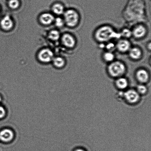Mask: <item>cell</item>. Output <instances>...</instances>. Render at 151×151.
<instances>
[{
  "label": "cell",
  "mask_w": 151,
  "mask_h": 151,
  "mask_svg": "<svg viewBox=\"0 0 151 151\" xmlns=\"http://www.w3.org/2000/svg\"><path fill=\"white\" fill-rule=\"evenodd\" d=\"M130 58L134 60H140L142 57V51L139 47H131L128 52Z\"/></svg>",
  "instance_id": "10"
},
{
  "label": "cell",
  "mask_w": 151,
  "mask_h": 151,
  "mask_svg": "<svg viewBox=\"0 0 151 151\" xmlns=\"http://www.w3.org/2000/svg\"><path fill=\"white\" fill-rule=\"evenodd\" d=\"M131 47V42L126 38L120 39L115 44V48L121 53L128 52Z\"/></svg>",
  "instance_id": "4"
},
{
  "label": "cell",
  "mask_w": 151,
  "mask_h": 151,
  "mask_svg": "<svg viewBox=\"0 0 151 151\" xmlns=\"http://www.w3.org/2000/svg\"><path fill=\"white\" fill-rule=\"evenodd\" d=\"M116 84L118 88L124 89L128 86V80L124 77H119L116 81Z\"/></svg>",
  "instance_id": "15"
},
{
  "label": "cell",
  "mask_w": 151,
  "mask_h": 151,
  "mask_svg": "<svg viewBox=\"0 0 151 151\" xmlns=\"http://www.w3.org/2000/svg\"><path fill=\"white\" fill-rule=\"evenodd\" d=\"M107 69L109 74L114 78L122 77L127 69L126 66L123 63L115 60L109 63Z\"/></svg>",
  "instance_id": "2"
},
{
  "label": "cell",
  "mask_w": 151,
  "mask_h": 151,
  "mask_svg": "<svg viewBox=\"0 0 151 151\" xmlns=\"http://www.w3.org/2000/svg\"><path fill=\"white\" fill-rule=\"evenodd\" d=\"M107 43V45L106 46V51H112V50L115 48V45L113 43L109 42Z\"/></svg>",
  "instance_id": "23"
},
{
  "label": "cell",
  "mask_w": 151,
  "mask_h": 151,
  "mask_svg": "<svg viewBox=\"0 0 151 151\" xmlns=\"http://www.w3.org/2000/svg\"><path fill=\"white\" fill-rule=\"evenodd\" d=\"M136 76L137 80L142 83L147 82L149 77L148 72L144 69H138L136 72Z\"/></svg>",
  "instance_id": "12"
},
{
  "label": "cell",
  "mask_w": 151,
  "mask_h": 151,
  "mask_svg": "<svg viewBox=\"0 0 151 151\" xmlns=\"http://www.w3.org/2000/svg\"><path fill=\"white\" fill-rule=\"evenodd\" d=\"M137 91L139 93L141 94H144L147 91V87L143 85H140L137 87Z\"/></svg>",
  "instance_id": "22"
},
{
  "label": "cell",
  "mask_w": 151,
  "mask_h": 151,
  "mask_svg": "<svg viewBox=\"0 0 151 151\" xmlns=\"http://www.w3.org/2000/svg\"><path fill=\"white\" fill-rule=\"evenodd\" d=\"M13 25V20L10 16L6 15L0 21V26L4 30H9L12 28Z\"/></svg>",
  "instance_id": "11"
},
{
  "label": "cell",
  "mask_w": 151,
  "mask_h": 151,
  "mask_svg": "<svg viewBox=\"0 0 151 151\" xmlns=\"http://www.w3.org/2000/svg\"><path fill=\"white\" fill-rule=\"evenodd\" d=\"M52 10L55 14L60 15L64 13V8L62 4H54L52 7Z\"/></svg>",
  "instance_id": "16"
},
{
  "label": "cell",
  "mask_w": 151,
  "mask_h": 151,
  "mask_svg": "<svg viewBox=\"0 0 151 151\" xmlns=\"http://www.w3.org/2000/svg\"><path fill=\"white\" fill-rule=\"evenodd\" d=\"M14 134L9 129H5L0 132V141L4 143H9L13 140Z\"/></svg>",
  "instance_id": "8"
},
{
  "label": "cell",
  "mask_w": 151,
  "mask_h": 151,
  "mask_svg": "<svg viewBox=\"0 0 151 151\" xmlns=\"http://www.w3.org/2000/svg\"><path fill=\"white\" fill-rule=\"evenodd\" d=\"M73 151H86L84 149L82 148H78V149H76L75 150Z\"/></svg>",
  "instance_id": "25"
},
{
  "label": "cell",
  "mask_w": 151,
  "mask_h": 151,
  "mask_svg": "<svg viewBox=\"0 0 151 151\" xmlns=\"http://www.w3.org/2000/svg\"><path fill=\"white\" fill-rule=\"evenodd\" d=\"M61 40L63 45L66 48H73L76 44V40L73 35L69 34H65L62 36Z\"/></svg>",
  "instance_id": "7"
},
{
  "label": "cell",
  "mask_w": 151,
  "mask_h": 151,
  "mask_svg": "<svg viewBox=\"0 0 151 151\" xmlns=\"http://www.w3.org/2000/svg\"><path fill=\"white\" fill-rule=\"evenodd\" d=\"M60 32L57 30H51L49 33V37L52 40L57 41L60 38Z\"/></svg>",
  "instance_id": "18"
},
{
  "label": "cell",
  "mask_w": 151,
  "mask_h": 151,
  "mask_svg": "<svg viewBox=\"0 0 151 151\" xmlns=\"http://www.w3.org/2000/svg\"><path fill=\"white\" fill-rule=\"evenodd\" d=\"M6 115V111L5 109L2 106H0V119L4 118Z\"/></svg>",
  "instance_id": "24"
},
{
  "label": "cell",
  "mask_w": 151,
  "mask_h": 151,
  "mask_svg": "<svg viewBox=\"0 0 151 151\" xmlns=\"http://www.w3.org/2000/svg\"><path fill=\"white\" fill-rule=\"evenodd\" d=\"M0 12H1V10H0Z\"/></svg>",
  "instance_id": "27"
},
{
  "label": "cell",
  "mask_w": 151,
  "mask_h": 151,
  "mask_svg": "<svg viewBox=\"0 0 151 151\" xmlns=\"http://www.w3.org/2000/svg\"><path fill=\"white\" fill-rule=\"evenodd\" d=\"M55 23L56 26L58 27H61L65 24L64 20L60 17H57L55 19Z\"/></svg>",
  "instance_id": "21"
},
{
  "label": "cell",
  "mask_w": 151,
  "mask_h": 151,
  "mask_svg": "<svg viewBox=\"0 0 151 151\" xmlns=\"http://www.w3.org/2000/svg\"><path fill=\"white\" fill-rule=\"evenodd\" d=\"M8 4L10 8L13 9H17L19 5L18 0H10Z\"/></svg>",
  "instance_id": "20"
},
{
  "label": "cell",
  "mask_w": 151,
  "mask_h": 151,
  "mask_svg": "<svg viewBox=\"0 0 151 151\" xmlns=\"http://www.w3.org/2000/svg\"><path fill=\"white\" fill-rule=\"evenodd\" d=\"M52 61L54 65L58 68L63 67L65 63L64 59L60 57L54 58Z\"/></svg>",
  "instance_id": "17"
},
{
  "label": "cell",
  "mask_w": 151,
  "mask_h": 151,
  "mask_svg": "<svg viewBox=\"0 0 151 151\" xmlns=\"http://www.w3.org/2000/svg\"><path fill=\"white\" fill-rule=\"evenodd\" d=\"M124 96L126 100L131 104L137 103L140 98L138 92L133 89L129 90L126 92Z\"/></svg>",
  "instance_id": "9"
},
{
  "label": "cell",
  "mask_w": 151,
  "mask_h": 151,
  "mask_svg": "<svg viewBox=\"0 0 151 151\" xmlns=\"http://www.w3.org/2000/svg\"><path fill=\"white\" fill-rule=\"evenodd\" d=\"M120 34L121 37H122L123 38H126V39H128L130 37L132 36V30L127 28L122 29Z\"/></svg>",
  "instance_id": "19"
},
{
  "label": "cell",
  "mask_w": 151,
  "mask_h": 151,
  "mask_svg": "<svg viewBox=\"0 0 151 151\" xmlns=\"http://www.w3.org/2000/svg\"><path fill=\"white\" fill-rule=\"evenodd\" d=\"M147 32V28L144 25L138 24L132 30V36L137 39H142L145 37Z\"/></svg>",
  "instance_id": "5"
},
{
  "label": "cell",
  "mask_w": 151,
  "mask_h": 151,
  "mask_svg": "<svg viewBox=\"0 0 151 151\" xmlns=\"http://www.w3.org/2000/svg\"><path fill=\"white\" fill-rule=\"evenodd\" d=\"M102 58L105 62L109 64L115 60V57L113 52L106 51L103 53Z\"/></svg>",
  "instance_id": "14"
},
{
  "label": "cell",
  "mask_w": 151,
  "mask_h": 151,
  "mask_svg": "<svg viewBox=\"0 0 151 151\" xmlns=\"http://www.w3.org/2000/svg\"><path fill=\"white\" fill-rule=\"evenodd\" d=\"M38 58L40 61L44 63H48L54 58V53L49 49H44L40 52Z\"/></svg>",
  "instance_id": "6"
},
{
  "label": "cell",
  "mask_w": 151,
  "mask_h": 151,
  "mask_svg": "<svg viewBox=\"0 0 151 151\" xmlns=\"http://www.w3.org/2000/svg\"><path fill=\"white\" fill-rule=\"evenodd\" d=\"M95 39L98 42L104 43L121 37L120 34L115 32L114 29L109 25H104L98 28L94 33Z\"/></svg>",
  "instance_id": "1"
},
{
  "label": "cell",
  "mask_w": 151,
  "mask_h": 151,
  "mask_svg": "<svg viewBox=\"0 0 151 151\" xmlns=\"http://www.w3.org/2000/svg\"><path fill=\"white\" fill-rule=\"evenodd\" d=\"M65 23L70 27H74L79 23L80 16L78 12L73 9H69L64 12Z\"/></svg>",
  "instance_id": "3"
},
{
  "label": "cell",
  "mask_w": 151,
  "mask_h": 151,
  "mask_svg": "<svg viewBox=\"0 0 151 151\" xmlns=\"http://www.w3.org/2000/svg\"><path fill=\"white\" fill-rule=\"evenodd\" d=\"M55 18L52 14L49 13H45L42 14L40 17V20L42 24L49 25L54 21Z\"/></svg>",
  "instance_id": "13"
},
{
  "label": "cell",
  "mask_w": 151,
  "mask_h": 151,
  "mask_svg": "<svg viewBox=\"0 0 151 151\" xmlns=\"http://www.w3.org/2000/svg\"><path fill=\"white\" fill-rule=\"evenodd\" d=\"M1 96H0V102H1Z\"/></svg>",
  "instance_id": "26"
}]
</instances>
